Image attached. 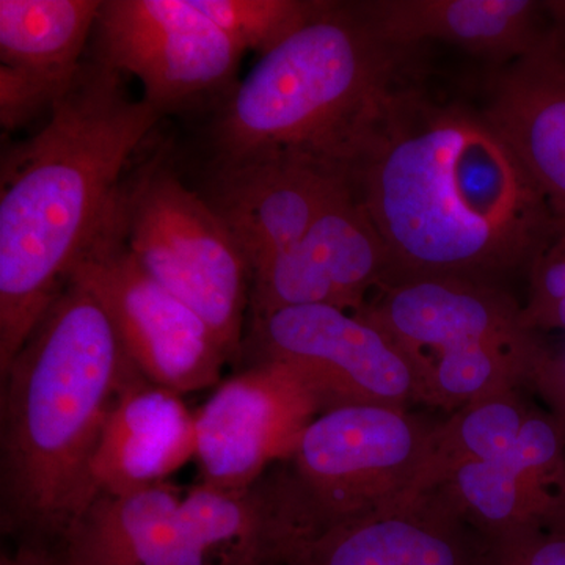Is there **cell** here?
<instances>
[{
    "label": "cell",
    "instance_id": "cell-1",
    "mask_svg": "<svg viewBox=\"0 0 565 565\" xmlns=\"http://www.w3.org/2000/svg\"><path fill=\"white\" fill-rule=\"evenodd\" d=\"M351 177L388 253L384 286L423 277L500 285L527 270L553 221L481 109L434 103L411 85L390 96Z\"/></svg>",
    "mask_w": 565,
    "mask_h": 565
},
{
    "label": "cell",
    "instance_id": "cell-2",
    "mask_svg": "<svg viewBox=\"0 0 565 565\" xmlns=\"http://www.w3.org/2000/svg\"><path fill=\"white\" fill-rule=\"evenodd\" d=\"M162 115L93 57L39 132L2 159L0 374L68 282L121 188L125 167Z\"/></svg>",
    "mask_w": 565,
    "mask_h": 565
},
{
    "label": "cell",
    "instance_id": "cell-3",
    "mask_svg": "<svg viewBox=\"0 0 565 565\" xmlns=\"http://www.w3.org/2000/svg\"><path fill=\"white\" fill-rule=\"evenodd\" d=\"M140 375L98 297L68 280L0 374L3 525L21 539L61 542L98 494L96 446Z\"/></svg>",
    "mask_w": 565,
    "mask_h": 565
},
{
    "label": "cell",
    "instance_id": "cell-4",
    "mask_svg": "<svg viewBox=\"0 0 565 565\" xmlns=\"http://www.w3.org/2000/svg\"><path fill=\"white\" fill-rule=\"evenodd\" d=\"M408 52L379 39L356 2L326 0L215 104L207 163L297 152L351 172L403 85L397 70Z\"/></svg>",
    "mask_w": 565,
    "mask_h": 565
},
{
    "label": "cell",
    "instance_id": "cell-5",
    "mask_svg": "<svg viewBox=\"0 0 565 565\" xmlns=\"http://www.w3.org/2000/svg\"><path fill=\"white\" fill-rule=\"evenodd\" d=\"M115 211L140 266L203 318L236 360L244 351L252 269L202 193L152 159L121 184Z\"/></svg>",
    "mask_w": 565,
    "mask_h": 565
},
{
    "label": "cell",
    "instance_id": "cell-6",
    "mask_svg": "<svg viewBox=\"0 0 565 565\" xmlns=\"http://www.w3.org/2000/svg\"><path fill=\"white\" fill-rule=\"evenodd\" d=\"M435 430L437 424L388 405H348L316 416L291 462L319 531L422 494Z\"/></svg>",
    "mask_w": 565,
    "mask_h": 565
},
{
    "label": "cell",
    "instance_id": "cell-7",
    "mask_svg": "<svg viewBox=\"0 0 565 565\" xmlns=\"http://www.w3.org/2000/svg\"><path fill=\"white\" fill-rule=\"evenodd\" d=\"M115 199L68 280L98 297L134 367L148 382L181 396L221 384L232 355L203 318L137 262Z\"/></svg>",
    "mask_w": 565,
    "mask_h": 565
},
{
    "label": "cell",
    "instance_id": "cell-8",
    "mask_svg": "<svg viewBox=\"0 0 565 565\" xmlns=\"http://www.w3.org/2000/svg\"><path fill=\"white\" fill-rule=\"evenodd\" d=\"M248 341L258 360L296 367L315 390L322 412L424 403L422 360L363 311L329 305L281 308L252 319Z\"/></svg>",
    "mask_w": 565,
    "mask_h": 565
},
{
    "label": "cell",
    "instance_id": "cell-9",
    "mask_svg": "<svg viewBox=\"0 0 565 565\" xmlns=\"http://www.w3.org/2000/svg\"><path fill=\"white\" fill-rule=\"evenodd\" d=\"M95 32V57L136 77L162 117L221 102L245 54L192 0H107Z\"/></svg>",
    "mask_w": 565,
    "mask_h": 565
},
{
    "label": "cell",
    "instance_id": "cell-10",
    "mask_svg": "<svg viewBox=\"0 0 565 565\" xmlns=\"http://www.w3.org/2000/svg\"><path fill=\"white\" fill-rule=\"evenodd\" d=\"M322 414L315 390L296 367L258 360L221 382L195 412V460L202 484L245 489L278 460H291L300 438Z\"/></svg>",
    "mask_w": 565,
    "mask_h": 565
},
{
    "label": "cell",
    "instance_id": "cell-11",
    "mask_svg": "<svg viewBox=\"0 0 565 565\" xmlns=\"http://www.w3.org/2000/svg\"><path fill=\"white\" fill-rule=\"evenodd\" d=\"M352 188L349 170L297 154L206 163L196 189L243 250L252 277L296 244L330 203Z\"/></svg>",
    "mask_w": 565,
    "mask_h": 565
},
{
    "label": "cell",
    "instance_id": "cell-12",
    "mask_svg": "<svg viewBox=\"0 0 565 565\" xmlns=\"http://www.w3.org/2000/svg\"><path fill=\"white\" fill-rule=\"evenodd\" d=\"M388 253L355 189L338 196L313 225L252 277V319L288 307L363 310L385 285Z\"/></svg>",
    "mask_w": 565,
    "mask_h": 565
},
{
    "label": "cell",
    "instance_id": "cell-13",
    "mask_svg": "<svg viewBox=\"0 0 565 565\" xmlns=\"http://www.w3.org/2000/svg\"><path fill=\"white\" fill-rule=\"evenodd\" d=\"M370 28L396 50L444 41L504 66L565 46V2L360 0Z\"/></svg>",
    "mask_w": 565,
    "mask_h": 565
},
{
    "label": "cell",
    "instance_id": "cell-14",
    "mask_svg": "<svg viewBox=\"0 0 565 565\" xmlns=\"http://www.w3.org/2000/svg\"><path fill=\"white\" fill-rule=\"evenodd\" d=\"M288 565H503L441 490L323 527Z\"/></svg>",
    "mask_w": 565,
    "mask_h": 565
},
{
    "label": "cell",
    "instance_id": "cell-15",
    "mask_svg": "<svg viewBox=\"0 0 565 565\" xmlns=\"http://www.w3.org/2000/svg\"><path fill=\"white\" fill-rule=\"evenodd\" d=\"M363 313L426 363L437 353L468 344L539 341L523 307L503 286L452 277L408 278L379 289Z\"/></svg>",
    "mask_w": 565,
    "mask_h": 565
},
{
    "label": "cell",
    "instance_id": "cell-16",
    "mask_svg": "<svg viewBox=\"0 0 565 565\" xmlns=\"http://www.w3.org/2000/svg\"><path fill=\"white\" fill-rule=\"evenodd\" d=\"M195 414L181 394L137 377L111 408L92 460L96 493L163 484L195 460Z\"/></svg>",
    "mask_w": 565,
    "mask_h": 565
},
{
    "label": "cell",
    "instance_id": "cell-17",
    "mask_svg": "<svg viewBox=\"0 0 565 565\" xmlns=\"http://www.w3.org/2000/svg\"><path fill=\"white\" fill-rule=\"evenodd\" d=\"M482 114L545 196L565 215V46L501 66Z\"/></svg>",
    "mask_w": 565,
    "mask_h": 565
},
{
    "label": "cell",
    "instance_id": "cell-18",
    "mask_svg": "<svg viewBox=\"0 0 565 565\" xmlns=\"http://www.w3.org/2000/svg\"><path fill=\"white\" fill-rule=\"evenodd\" d=\"M99 0H0V62L66 90L95 32Z\"/></svg>",
    "mask_w": 565,
    "mask_h": 565
},
{
    "label": "cell",
    "instance_id": "cell-19",
    "mask_svg": "<svg viewBox=\"0 0 565 565\" xmlns=\"http://www.w3.org/2000/svg\"><path fill=\"white\" fill-rule=\"evenodd\" d=\"M182 494L169 482L96 494L55 545L62 565H140L152 530L180 505Z\"/></svg>",
    "mask_w": 565,
    "mask_h": 565
},
{
    "label": "cell",
    "instance_id": "cell-20",
    "mask_svg": "<svg viewBox=\"0 0 565 565\" xmlns=\"http://www.w3.org/2000/svg\"><path fill=\"white\" fill-rule=\"evenodd\" d=\"M548 351L535 341L479 343L437 353L426 363L424 403L457 408L522 385H534Z\"/></svg>",
    "mask_w": 565,
    "mask_h": 565
},
{
    "label": "cell",
    "instance_id": "cell-21",
    "mask_svg": "<svg viewBox=\"0 0 565 565\" xmlns=\"http://www.w3.org/2000/svg\"><path fill=\"white\" fill-rule=\"evenodd\" d=\"M531 414L533 408L523 401L519 390L457 408L448 422L437 424L423 493L438 489L463 465L508 455Z\"/></svg>",
    "mask_w": 565,
    "mask_h": 565
},
{
    "label": "cell",
    "instance_id": "cell-22",
    "mask_svg": "<svg viewBox=\"0 0 565 565\" xmlns=\"http://www.w3.org/2000/svg\"><path fill=\"white\" fill-rule=\"evenodd\" d=\"M245 52L266 54L313 20L326 0H192Z\"/></svg>",
    "mask_w": 565,
    "mask_h": 565
},
{
    "label": "cell",
    "instance_id": "cell-23",
    "mask_svg": "<svg viewBox=\"0 0 565 565\" xmlns=\"http://www.w3.org/2000/svg\"><path fill=\"white\" fill-rule=\"evenodd\" d=\"M530 297L523 307L527 327L565 332V215L553 214L544 243L527 267Z\"/></svg>",
    "mask_w": 565,
    "mask_h": 565
},
{
    "label": "cell",
    "instance_id": "cell-24",
    "mask_svg": "<svg viewBox=\"0 0 565 565\" xmlns=\"http://www.w3.org/2000/svg\"><path fill=\"white\" fill-rule=\"evenodd\" d=\"M65 93L46 82L0 65V122L6 131L21 128L52 106Z\"/></svg>",
    "mask_w": 565,
    "mask_h": 565
},
{
    "label": "cell",
    "instance_id": "cell-25",
    "mask_svg": "<svg viewBox=\"0 0 565 565\" xmlns=\"http://www.w3.org/2000/svg\"><path fill=\"white\" fill-rule=\"evenodd\" d=\"M500 555L503 565H565V527L535 531Z\"/></svg>",
    "mask_w": 565,
    "mask_h": 565
},
{
    "label": "cell",
    "instance_id": "cell-26",
    "mask_svg": "<svg viewBox=\"0 0 565 565\" xmlns=\"http://www.w3.org/2000/svg\"><path fill=\"white\" fill-rule=\"evenodd\" d=\"M0 565H62L57 546L39 539H21L13 552H3Z\"/></svg>",
    "mask_w": 565,
    "mask_h": 565
},
{
    "label": "cell",
    "instance_id": "cell-27",
    "mask_svg": "<svg viewBox=\"0 0 565 565\" xmlns=\"http://www.w3.org/2000/svg\"><path fill=\"white\" fill-rule=\"evenodd\" d=\"M537 386L546 394V399L552 404L550 412L559 419L565 430V355H552Z\"/></svg>",
    "mask_w": 565,
    "mask_h": 565
}]
</instances>
